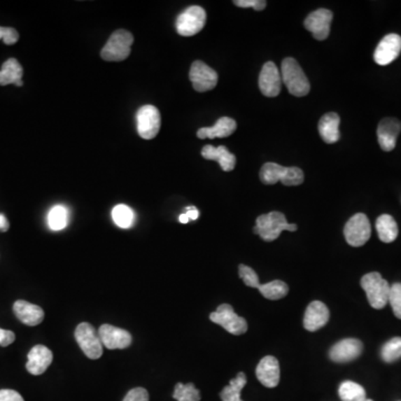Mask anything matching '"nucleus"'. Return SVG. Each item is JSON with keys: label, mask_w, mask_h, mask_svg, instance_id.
Masks as SVG:
<instances>
[{"label": "nucleus", "mask_w": 401, "mask_h": 401, "mask_svg": "<svg viewBox=\"0 0 401 401\" xmlns=\"http://www.w3.org/2000/svg\"><path fill=\"white\" fill-rule=\"evenodd\" d=\"M52 363V352L45 346H35L28 353V361L26 363L29 374L39 376L44 374Z\"/></svg>", "instance_id": "19"}, {"label": "nucleus", "mask_w": 401, "mask_h": 401, "mask_svg": "<svg viewBox=\"0 0 401 401\" xmlns=\"http://www.w3.org/2000/svg\"><path fill=\"white\" fill-rule=\"evenodd\" d=\"M47 221L54 231L65 229L69 224V211L63 205H56L50 211Z\"/></svg>", "instance_id": "30"}, {"label": "nucleus", "mask_w": 401, "mask_h": 401, "mask_svg": "<svg viewBox=\"0 0 401 401\" xmlns=\"http://www.w3.org/2000/svg\"><path fill=\"white\" fill-rule=\"evenodd\" d=\"M339 396L344 401H365L366 391L356 382L344 381L339 387Z\"/></svg>", "instance_id": "29"}, {"label": "nucleus", "mask_w": 401, "mask_h": 401, "mask_svg": "<svg viewBox=\"0 0 401 401\" xmlns=\"http://www.w3.org/2000/svg\"><path fill=\"white\" fill-rule=\"evenodd\" d=\"M9 229V222L3 214H0V231L7 232Z\"/></svg>", "instance_id": "42"}, {"label": "nucleus", "mask_w": 401, "mask_h": 401, "mask_svg": "<svg viewBox=\"0 0 401 401\" xmlns=\"http://www.w3.org/2000/svg\"><path fill=\"white\" fill-rule=\"evenodd\" d=\"M137 132L144 139H152L161 129V114L153 105H145L139 109L136 115Z\"/></svg>", "instance_id": "10"}, {"label": "nucleus", "mask_w": 401, "mask_h": 401, "mask_svg": "<svg viewBox=\"0 0 401 401\" xmlns=\"http://www.w3.org/2000/svg\"><path fill=\"white\" fill-rule=\"evenodd\" d=\"M178 221H180L181 223L186 224L190 221V218H188L185 213H183L181 214L180 218H178Z\"/></svg>", "instance_id": "43"}, {"label": "nucleus", "mask_w": 401, "mask_h": 401, "mask_svg": "<svg viewBox=\"0 0 401 401\" xmlns=\"http://www.w3.org/2000/svg\"><path fill=\"white\" fill-rule=\"evenodd\" d=\"M190 80L194 90L204 93L213 90L218 84V73L201 60H195L190 69Z\"/></svg>", "instance_id": "11"}, {"label": "nucleus", "mask_w": 401, "mask_h": 401, "mask_svg": "<svg viewBox=\"0 0 401 401\" xmlns=\"http://www.w3.org/2000/svg\"><path fill=\"white\" fill-rule=\"evenodd\" d=\"M281 71L276 64L267 62L263 65L259 77V87L261 93L267 97H276L281 92Z\"/></svg>", "instance_id": "12"}, {"label": "nucleus", "mask_w": 401, "mask_h": 401, "mask_svg": "<svg viewBox=\"0 0 401 401\" xmlns=\"http://www.w3.org/2000/svg\"><path fill=\"white\" fill-rule=\"evenodd\" d=\"M295 224H290L287 218L281 212L273 211L270 213L263 214L257 218V224L254 227V233L260 235L265 242H272L280 237L283 231H297Z\"/></svg>", "instance_id": "1"}, {"label": "nucleus", "mask_w": 401, "mask_h": 401, "mask_svg": "<svg viewBox=\"0 0 401 401\" xmlns=\"http://www.w3.org/2000/svg\"><path fill=\"white\" fill-rule=\"evenodd\" d=\"M101 344L107 349H125L132 344V336L129 331L111 325H103L99 330Z\"/></svg>", "instance_id": "15"}, {"label": "nucleus", "mask_w": 401, "mask_h": 401, "mask_svg": "<svg viewBox=\"0 0 401 401\" xmlns=\"http://www.w3.org/2000/svg\"><path fill=\"white\" fill-rule=\"evenodd\" d=\"M401 52V37L397 34L385 36L374 50V62L378 65L386 66L393 63Z\"/></svg>", "instance_id": "14"}, {"label": "nucleus", "mask_w": 401, "mask_h": 401, "mask_svg": "<svg viewBox=\"0 0 401 401\" xmlns=\"http://www.w3.org/2000/svg\"><path fill=\"white\" fill-rule=\"evenodd\" d=\"M134 37L125 29H118L109 37L106 45L103 47L101 56L106 62H122L129 57Z\"/></svg>", "instance_id": "5"}, {"label": "nucleus", "mask_w": 401, "mask_h": 401, "mask_svg": "<svg viewBox=\"0 0 401 401\" xmlns=\"http://www.w3.org/2000/svg\"><path fill=\"white\" fill-rule=\"evenodd\" d=\"M340 118L337 113H327L320 118L319 134L321 139L328 144L338 142L340 139Z\"/></svg>", "instance_id": "24"}, {"label": "nucleus", "mask_w": 401, "mask_h": 401, "mask_svg": "<svg viewBox=\"0 0 401 401\" xmlns=\"http://www.w3.org/2000/svg\"><path fill=\"white\" fill-rule=\"evenodd\" d=\"M203 159L216 161L224 172H231L237 164V157L234 154L230 153L225 146L214 148L212 145H206L202 150Z\"/></svg>", "instance_id": "22"}, {"label": "nucleus", "mask_w": 401, "mask_h": 401, "mask_svg": "<svg viewBox=\"0 0 401 401\" xmlns=\"http://www.w3.org/2000/svg\"><path fill=\"white\" fill-rule=\"evenodd\" d=\"M173 398L178 401H201L199 389L193 384H181L175 386Z\"/></svg>", "instance_id": "32"}, {"label": "nucleus", "mask_w": 401, "mask_h": 401, "mask_svg": "<svg viewBox=\"0 0 401 401\" xmlns=\"http://www.w3.org/2000/svg\"><path fill=\"white\" fill-rule=\"evenodd\" d=\"M210 320L234 336H241L248 330L246 319L235 314L234 309L230 304L218 307L216 312L210 314Z\"/></svg>", "instance_id": "8"}, {"label": "nucleus", "mask_w": 401, "mask_h": 401, "mask_svg": "<svg viewBox=\"0 0 401 401\" xmlns=\"http://www.w3.org/2000/svg\"><path fill=\"white\" fill-rule=\"evenodd\" d=\"M361 287L365 290L370 306L377 310L384 309L389 300L391 286L378 272L368 273L361 279Z\"/></svg>", "instance_id": "4"}, {"label": "nucleus", "mask_w": 401, "mask_h": 401, "mask_svg": "<svg viewBox=\"0 0 401 401\" xmlns=\"http://www.w3.org/2000/svg\"><path fill=\"white\" fill-rule=\"evenodd\" d=\"M363 349V344L360 340L344 339L331 348L329 357L335 363H350L361 355Z\"/></svg>", "instance_id": "17"}, {"label": "nucleus", "mask_w": 401, "mask_h": 401, "mask_svg": "<svg viewBox=\"0 0 401 401\" xmlns=\"http://www.w3.org/2000/svg\"><path fill=\"white\" fill-rule=\"evenodd\" d=\"M0 401H24V398L17 391L3 389L0 391Z\"/></svg>", "instance_id": "39"}, {"label": "nucleus", "mask_w": 401, "mask_h": 401, "mask_svg": "<svg viewBox=\"0 0 401 401\" xmlns=\"http://www.w3.org/2000/svg\"><path fill=\"white\" fill-rule=\"evenodd\" d=\"M365 401H372V400H370V399H366V400Z\"/></svg>", "instance_id": "44"}, {"label": "nucleus", "mask_w": 401, "mask_h": 401, "mask_svg": "<svg viewBox=\"0 0 401 401\" xmlns=\"http://www.w3.org/2000/svg\"><path fill=\"white\" fill-rule=\"evenodd\" d=\"M258 290L265 299H269V300H280L289 293V287L281 280H274L265 284H260Z\"/></svg>", "instance_id": "28"}, {"label": "nucleus", "mask_w": 401, "mask_h": 401, "mask_svg": "<svg viewBox=\"0 0 401 401\" xmlns=\"http://www.w3.org/2000/svg\"><path fill=\"white\" fill-rule=\"evenodd\" d=\"M376 229L380 240L385 243H391L398 237V225L395 218L388 214H384L377 218Z\"/></svg>", "instance_id": "26"}, {"label": "nucleus", "mask_w": 401, "mask_h": 401, "mask_svg": "<svg viewBox=\"0 0 401 401\" xmlns=\"http://www.w3.org/2000/svg\"><path fill=\"white\" fill-rule=\"evenodd\" d=\"M393 314L398 319H401V283H393L391 287L389 300Z\"/></svg>", "instance_id": "35"}, {"label": "nucleus", "mask_w": 401, "mask_h": 401, "mask_svg": "<svg viewBox=\"0 0 401 401\" xmlns=\"http://www.w3.org/2000/svg\"><path fill=\"white\" fill-rule=\"evenodd\" d=\"M234 5L241 8H253L254 10L261 11L267 7V1L265 0H234Z\"/></svg>", "instance_id": "37"}, {"label": "nucleus", "mask_w": 401, "mask_h": 401, "mask_svg": "<svg viewBox=\"0 0 401 401\" xmlns=\"http://www.w3.org/2000/svg\"><path fill=\"white\" fill-rule=\"evenodd\" d=\"M15 339L16 336L13 331L0 329V346L1 347H8L15 342Z\"/></svg>", "instance_id": "40"}, {"label": "nucleus", "mask_w": 401, "mask_h": 401, "mask_svg": "<svg viewBox=\"0 0 401 401\" xmlns=\"http://www.w3.org/2000/svg\"><path fill=\"white\" fill-rule=\"evenodd\" d=\"M150 396L144 388H134L126 395L123 401H148Z\"/></svg>", "instance_id": "38"}, {"label": "nucleus", "mask_w": 401, "mask_h": 401, "mask_svg": "<svg viewBox=\"0 0 401 401\" xmlns=\"http://www.w3.org/2000/svg\"><path fill=\"white\" fill-rule=\"evenodd\" d=\"M382 360L386 363H393L401 358V338L395 337L384 344L381 349Z\"/></svg>", "instance_id": "33"}, {"label": "nucleus", "mask_w": 401, "mask_h": 401, "mask_svg": "<svg viewBox=\"0 0 401 401\" xmlns=\"http://www.w3.org/2000/svg\"><path fill=\"white\" fill-rule=\"evenodd\" d=\"M401 132V123L397 118H384L378 125L377 136L380 148L385 152H391L396 148L397 137Z\"/></svg>", "instance_id": "16"}, {"label": "nucleus", "mask_w": 401, "mask_h": 401, "mask_svg": "<svg viewBox=\"0 0 401 401\" xmlns=\"http://www.w3.org/2000/svg\"><path fill=\"white\" fill-rule=\"evenodd\" d=\"M75 339L77 344H80V349L90 359L96 360L103 355V344L99 333L96 332L95 328L87 322H83L77 325Z\"/></svg>", "instance_id": "6"}, {"label": "nucleus", "mask_w": 401, "mask_h": 401, "mask_svg": "<svg viewBox=\"0 0 401 401\" xmlns=\"http://www.w3.org/2000/svg\"><path fill=\"white\" fill-rule=\"evenodd\" d=\"M186 216L190 220H197L199 218V210L197 208H194V206H188L186 208Z\"/></svg>", "instance_id": "41"}, {"label": "nucleus", "mask_w": 401, "mask_h": 401, "mask_svg": "<svg viewBox=\"0 0 401 401\" xmlns=\"http://www.w3.org/2000/svg\"><path fill=\"white\" fill-rule=\"evenodd\" d=\"M239 276H240V278L242 279L248 287L258 289L260 284H261L260 283L259 276H258L257 272H255L252 267L240 265V267H239Z\"/></svg>", "instance_id": "34"}, {"label": "nucleus", "mask_w": 401, "mask_h": 401, "mask_svg": "<svg viewBox=\"0 0 401 401\" xmlns=\"http://www.w3.org/2000/svg\"><path fill=\"white\" fill-rule=\"evenodd\" d=\"M14 314L20 322L29 327H35L44 320V310L41 307L25 300H18L14 303Z\"/></svg>", "instance_id": "21"}, {"label": "nucleus", "mask_w": 401, "mask_h": 401, "mask_svg": "<svg viewBox=\"0 0 401 401\" xmlns=\"http://www.w3.org/2000/svg\"><path fill=\"white\" fill-rule=\"evenodd\" d=\"M246 385V376L243 372H239L234 379L230 381L229 386L223 388L220 393L222 401H242L241 391Z\"/></svg>", "instance_id": "27"}, {"label": "nucleus", "mask_w": 401, "mask_h": 401, "mask_svg": "<svg viewBox=\"0 0 401 401\" xmlns=\"http://www.w3.org/2000/svg\"><path fill=\"white\" fill-rule=\"evenodd\" d=\"M257 378L265 387L274 388L280 382V366L276 358L267 356L257 367Z\"/></svg>", "instance_id": "20"}, {"label": "nucleus", "mask_w": 401, "mask_h": 401, "mask_svg": "<svg viewBox=\"0 0 401 401\" xmlns=\"http://www.w3.org/2000/svg\"><path fill=\"white\" fill-rule=\"evenodd\" d=\"M206 13L199 6H191L180 14L176 20V30L181 36L190 37L197 35L204 28Z\"/></svg>", "instance_id": "9"}, {"label": "nucleus", "mask_w": 401, "mask_h": 401, "mask_svg": "<svg viewBox=\"0 0 401 401\" xmlns=\"http://www.w3.org/2000/svg\"><path fill=\"white\" fill-rule=\"evenodd\" d=\"M237 129V122L233 118H221L212 127H203L197 132V137L205 139H224L234 133Z\"/></svg>", "instance_id": "23"}, {"label": "nucleus", "mask_w": 401, "mask_h": 401, "mask_svg": "<svg viewBox=\"0 0 401 401\" xmlns=\"http://www.w3.org/2000/svg\"><path fill=\"white\" fill-rule=\"evenodd\" d=\"M0 39H3L6 45H14L20 39V34L14 28L0 27Z\"/></svg>", "instance_id": "36"}, {"label": "nucleus", "mask_w": 401, "mask_h": 401, "mask_svg": "<svg viewBox=\"0 0 401 401\" xmlns=\"http://www.w3.org/2000/svg\"><path fill=\"white\" fill-rule=\"evenodd\" d=\"M344 233L349 246L355 248L365 246L372 237V225L366 214L358 213L352 216L346 223Z\"/></svg>", "instance_id": "7"}, {"label": "nucleus", "mask_w": 401, "mask_h": 401, "mask_svg": "<svg viewBox=\"0 0 401 401\" xmlns=\"http://www.w3.org/2000/svg\"><path fill=\"white\" fill-rule=\"evenodd\" d=\"M332 18V11L323 8L318 9L307 17L304 20V27L317 41H325L330 34Z\"/></svg>", "instance_id": "13"}, {"label": "nucleus", "mask_w": 401, "mask_h": 401, "mask_svg": "<svg viewBox=\"0 0 401 401\" xmlns=\"http://www.w3.org/2000/svg\"><path fill=\"white\" fill-rule=\"evenodd\" d=\"M113 220L118 227L129 229L134 224V212L127 205H116L113 209Z\"/></svg>", "instance_id": "31"}, {"label": "nucleus", "mask_w": 401, "mask_h": 401, "mask_svg": "<svg viewBox=\"0 0 401 401\" xmlns=\"http://www.w3.org/2000/svg\"><path fill=\"white\" fill-rule=\"evenodd\" d=\"M329 318L330 312L325 303L321 301H314L307 308L303 319V327L306 328L307 330L314 332L325 327L329 321Z\"/></svg>", "instance_id": "18"}, {"label": "nucleus", "mask_w": 401, "mask_h": 401, "mask_svg": "<svg viewBox=\"0 0 401 401\" xmlns=\"http://www.w3.org/2000/svg\"><path fill=\"white\" fill-rule=\"evenodd\" d=\"M281 77L282 83L287 86L291 95L303 97L310 92V83L295 58H284L281 65Z\"/></svg>", "instance_id": "3"}, {"label": "nucleus", "mask_w": 401, "mask_h": 401, "mask_svg": "<svg viewBox=\"0 0 401 401\" xmlns=\"http://www.w3.org/2000/svg\"><path fill=\"white\" fill-rule=\"evenodd\" d=\"M260 178L262 183L273 185L281 182L286 186L300 185L304 181V174L300 167H286L276 163H265L260 171Z\"/></svg>", "instance_id": "2"}, {"label": "nucleus", "mask_w": 401, "mask_h": 401, "mask_svg": "<svg viewBox=\"0 0 401 401\" xmlns=\"http://www.w3.org/2000/svg\"><path fill=\"white\" fill-rule=\"evenodd\" d=\"M22 65L18 60L15 58H9L3 64L1 71H0V85L14 84L16 86H22Z\"/></svg>", "instance_id": "25"}]
</instances>
